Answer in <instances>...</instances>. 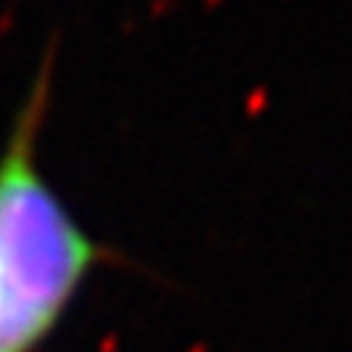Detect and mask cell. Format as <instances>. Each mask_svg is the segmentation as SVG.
I'll return each mask as SVG.
<instances>
[{
  "instance_id": "6da1fadb",
  "label": "cell",
  "mask_w": 352,
  "mask_h": 352,
  "mask_svg": "<svg viewBox=\"0 0 352 352\" xmlns=\"http://www.w3.org/2000/svg\"><path fill=\"white\" fill-rule=\"evenodd\" d=\"M52 56L39 65L0 151V352H39L108 254L39 164Z\"/></svg>"
}]
</instances>
